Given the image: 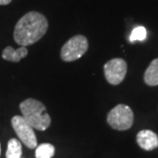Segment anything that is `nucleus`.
I'll use <instances>...</instances> for the list:
<instances>
[{"mask_svg": "<svg viewBox=\"0 0 158 158\" xmlns=\"http://www.w3.org/2000/svg\"><path fill=\"white\" fill-rule=\"evenodd\" d=\"M48 22L38 11H29L23 15L15 27L14 39L20 46L32 45L45 35Z\"/></svg>", "mask_w": 158, "mask_h": 158, "instance_id": "obj_1", "label": "nucleus"}, {"mask_svg": "<svg viewBox=\"0 0 158 158\" xmlns=\"http://www.w3.org/2000/svg\"><path fill=\"white\" fill-rule=\"evenodd\" d=\"M20 110L24 119L37 131H46L49 127L52 119L46 111V107L38 100L29 99L20 104Z\"/></svg>", "mask_w": 158, "mask_h": 158, "instance_id": "obj_2", "label": "nucleus"}, {"mask_svg": "<svg viewBox=\"0 0 158 158\" xmlns=\"http://www.w3.org/2000/svg\"><path fill=\"white\" fill-rule=\"evenodd\" d=\"M107 122L113 129L127 131L134 123V112L128 106L119 104L108 113Z\"/></svg>", "mask_w": 158, "mask_h": 158, "instance_id": "obj_3", "label": "nucleus"}, {"mask_svg": "<svg viewBox=\"0 0 158 158\" xmlns=\"http://www.w3.org/2000/svg\"><path fill=\"white\" fill-rule=\"evenodd\" d=\"M88 49V40L83 35L71 37L61 49V59L64 62H74L80 59Z\"/></svg>", "mask_w": 158, "mask_h": 158, "instance_id": "obj_4", "label": "nucleus"}, {"mask_svg": "<svg viewBox=\"0 0 158 158\" xmlns=\"http://www.w3.org/2000/svg\"><path fill=\"white\" fill-rule=\"evenodd\" d=\"M11 126L21 143L29 149H35L37 147V137L34 132V128L24 119L23 116L15 115L11 118Z\"/></svg>", "mask_w": 158, "mask_h": 158, "instance_id": "obj_5", "label": "nucleus"}, {"mask_svg": "<svg viewBox=\"0 0 158 158\" xmlns=\"http://www.w3.org/2000/svg\"><path fill=\"white\" fill-rule=\"evenodd\" d=\"M126 73H127V64L123 59H112L104 66L105 78L112 85H118L121 83L124 80Z\"/></svg>", "mask_w": 158, "mask_h": 158, "instance_id": "obj_6", "label": "nucleus"}, {"mask_svg": "<svg viewBox=\"0 0 158 158\" xmlns=\"http://www.w3.org/2000/svg\"><path fill=\"white\" fill-rule=\"evenodd\" d=\"M137 143L142 149L152 151L158 147V135L152 131L144 129L138 132Z\"/></svg>", "mask_w": 158, "mask_h": 158, "instance_id": "obj_7", "label": "nucleus"}, {"mask_svg": "<svg viewBox=\"0 0 158 158\" xmlns=\"http://www.w3.org/2000/svg\"><path fill=\"white\" fill-rule=\"evenodd\" d=\"M28 55V49L26 46H21L20 48L15 49L11 46H6L2 52V59L5 61L19 63L22 59L26 58Z\"/></svg>", "mask_w": 158, "mask_h": 158, "instance_id": "obj_8", "label": "nucleus"}, {"mask_svg": "<svg viewBox=\"0 0 158 158\" xmlns=\"http://www.w3.org/2000/svg\"><path fill=\"white\" fill-rule=\"evenodd\" d=\"M144 81L149 86L158 85V58L154 59L144 74Z\"/></svg>", "mask_w": 158, "mask_h": 158, "instance_id": "obj_9", "label": "nucleus"}, {"mask_svg": "<svg viewBox=\"0 0 158 158\" xmlns=\"http://www.w3.org/2000/svg\"><path fill=\"white\" fill-rule=\"evenodd\" d=\"M22 157V143L17 139H10L7 143L6 158H21Z\"/></svg>", "mask_w": 158, "mask_h": 158, "instance_id": "obj_10", "label": "nucleus"}, {"mask_svg": "<svg viewBox=\"0 0 158 158\" xmlns=\"http://www.w3.org/2000/svg\"><path fill=\"white\" fill-rule=\"evenodd\" d=\"M56 149L53 145L49 143L41 144L36 147L35 157L36 158H52L55 155Z\"/></svg>", "mask_w": 158, "mask_h": 158, "instance_id": "obj_11", "label": "nucleus"}, {"mask_svg": "<svg viewBox=\"0 0 158 158\" xmlns=\"http://www.w3.org/2000/svg\"><path fill=\"white\" fill-rule=\"evenodd\" d=\"M147 38V30L143 26L135 27L129 36V41L135 42V41H144Z\"/></svg>", "mask_w": 158, "mask_h": 158, "instance_id": "obj_12", "label": "nucleus"}, {"mask_svg": "<svg viewBox=\"0 0 158 158\" xmlns=\"http://www.w3.org/2000/svg\"><path fill=\"white\" fill-rule=\"evenodd\" d=\"M12 0H0V5H7Z\"/></svg>", "mask_w": 158, "mask_h": 158, "instance_id": "obj_13", "label": "nucleus"}, {"mask_svg": "<svg viewBox=\"0 0 158 158\" xmlns=\"http://www.w3.org/2000/svg\"><path fill=\"white\" fill-rule=\"evenodd\" d=\"M0 155H1V145H0Z\"/></svg>", "mask_w": 158, "mask_h": 158, "instance_id": "obj_14", "label": "nucleus"}]
</instances>
